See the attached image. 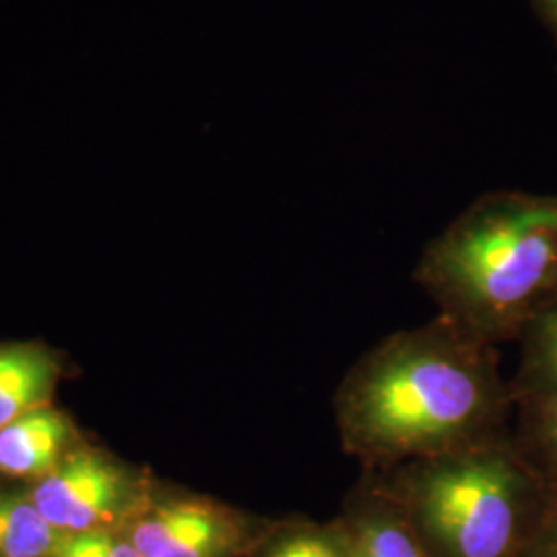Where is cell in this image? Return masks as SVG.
Wrapping results in <instances>:
<instances>
[{
	"label": "cell",
	"mask_w": 557,
	"mask_h": 557,
	"mask_svg": "<svg viewBox=\"0 0 557 557\" xmlns=\"http://www.w3.org/2000/svg\"><path fill=\"white\" fill-rule=\"evenodd\" d=\"M512 405L496 347L436 317L363 354L341 380L333 411L345 455L386 471L498 436Z\"/></svg>",
	"instance_id": "1"
},
{
	"label": "cell",
	"mask_w": 557,
	"mask_h": 557,
	"mask_svg": "<svg viewBox=\"0 0 557 557\" xmlns=\"http://www.w3.org/2000/svg\"><path fill=\"white\" fill-rule=\"evenodd\" d=\"M416 278L465 335L522 337L557 299V195L479 199L425 248Z\"/></svg>",
	"instance_id": "2"
},
{
	"label": "cell",
	"mask_w": 557,
	"mask_h": 557,
	"mask_svg": "<svg viewBox=\"0 0 557 557\" xmlns=\"http://www.w3.org/2000/svg\"><path fill=\"white\" fill-rule=\"evenodd\" d=\"M425 554L512 557L539 490L549 485L502 432L475 446L370 471Z\"/></svg>",
	"instance_id": "3"
},
{
	"label": "cell",
	"mask_w": 557,
	"mask_h": 557,
	"mask_svg": "<svg viewBox=\"0 0 557 557\" xmlns=\"http://www.w3.org/2000/svg\"><path fill=\"white\" fill-rule=\"evenodd\" d=\"M32 498L60 535L124 531L156 490L145 469L87 440L36 483Z\"/></svg>",
	"instance_id": "4"
},
{
	"label": "cell",
	"mask_w": 557,
	"mask_h": 557,
	"mask_svg": "<svg viewBox=\"0 0 557 557\" xmlns=\"http://www.w3.org/2000/svg\"><path fill=\"white\" fill-rule=\"evenodd\" d=\"M122 533L143 557H234L244 537L232 510L200 496L163 494L158 483Z\"/></svg>",
	"instance_id": "5"
},
{
	"label": "cell",
	"mask_w": 557,
	"mask_h": 557,
	"mask_svg": "<svg viewBox=\"0 0 557 557\" xmlns=\"http://www.w3.org/2000/svg\"><path fill=\"white\" fill-rule=\"evenodd\" d=\"M83 442L69 413L44 405L0 428V478L36 483Z\"/></svg>",
	"instance_id": "6"
},
{
	"label": "cell",
	"mask_w": 557,
	"mask_h": 557,
	"mask_svg": "<svg viewBox=\"0 0 557 557\" xmlns=\"http://www.w3.org/2000/svg\"><path fill=\"white\" fill-rule=\"evenodd\" d=\"M64 361L40 341L0 343V428L52 405Z\"/></svg>",
	"instance_id": "7"
},
{
	"label": "cell",
	"mask_w": 557,
	"mask_h": 557,
	"mask_svg": "<svg viewBox=\"0 0 557 557\" xmlns=\"http://www.w3.org/2000/svg\"><path fill=\"white\" fill-rule=\"evenodd\" d=\"M60 537L32 498L29 483L0 478V557H52Z\"/></svg>",
	"instance_id": "8"
},
{
	"label": "cell",
	"mask_w": 557,
	"mask_h": 557,
	"mask_svg": "<svg viewBox=\"0 0 557 557\" xmlns=\"http://www.w3.org/2000/svg\"><path fill=\"white\" fill-rule=\"evenodd\" d=\"M343 539L349 557H430L382 490L380 504L361 508Z\"/></svg>",
	"instance_id": "9"
},
{
	"label": "cell",
	"mask_w": 557,
	"mask_h": 557,
	"mask_svg": "<svg viewBox=\"0 0 557 557\" xmlns=\"http://www.w3.org/2000/svg\"><path fill=\"white\" fill-rule=\"evenodd\" d=\"M518 448L549 485H557V386L515 397Z\"/></svg>",
	"instance_id": "10"
},
{
	"label": "cell",
	"mask_w": 557,
	"mask_h": 557,
	"mask_svg": "<svg viewBox=\"0 0 557 557\" xmlns=\"http://www.w3.org/2000/svg\"><path fill=\"white\" fill-rule=\"evenodd\" d=\"M512 398L557 386V299L522 335V361Z\"/></svg>",
	"instance_id": "11"
},
{
	"label": "cell",
	"mask_w": 557,
	"mask_h": 557,
	"mask_svg": "<svg viewBox=\"0 0 557 557\" xmlns=\"http://www.w3.org/2000/svg\"><path fill=\"white\" fill-rule=\"evenodd\" d=\"M262 557H349L345 539L319 529H294L278 535Z\"/></svg>",
	"instance_id": "12"
},
{
	"label": "cell",
	"mask_w": 557,
	"mask_h": 557,
	"mask_svg": "<svg viewBox=\"0 0 557 557\" xmlns=\"http://www.w3.org/2000/svg\"><path fill=\"white\" fill-rule=\"evenodd\" d=\"M52 557H143L122 531L62 535Z\"/></svg>",
	"instance_id": "13"
},
{
	"label": "cell",
	"mask_w": 557,
	"mask_h": 557,
	"mask_svg": "<svg viewBox=\"0 0 557 557\" xmlns=\"http://www.w3.org/2000/svg\"><path fill=\"white\" fill-rule=\"evenodd\" d=\"M535 557H557V518L554 524L539 539Z\"/></svg>",
	"instance_id": "14"
},
{
	"label": "cell",
	"mask_w": 557,
	"mask_h": 557,
	"mask_svg": "<svg viewBox=\"0 0 557 557\" xmlns=\"http://www.w3.org/2000/svg\"><path fill=\"white\" fill-rule=\"evenodd\" d=\"M539 13L557 34V0H535Z\"/></svg>",
	"instance_id": "15"
}]
</instances>
